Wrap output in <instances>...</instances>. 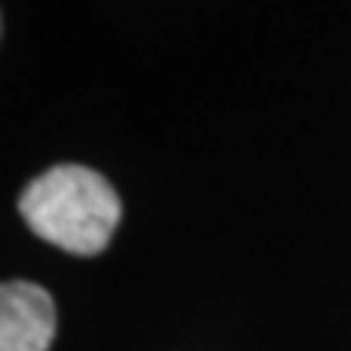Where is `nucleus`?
<instances>
[{"instance_id":"nucleus-1","label":"nucleus","mask_w":351,"mask_h":351,"mask_svg":"<svg viewBox=\"0 0 351 351\" xmlns=\"http://www.w3.org/2000/svg\"><path fill=\"white\" fill-rule=\"evenodd\" d=\"M20 215L36 238L78 257H95L121 225V199L101 173L88 166H52L20 195Z\"/></svg>"},{"instance_id":"nucleus-2","label":"nucleus","mask_w":351,"mask_h":351,"mask_svg":"<svg viewBox=\"0 0 351 351\" xmlns=\"http://www.w3.org/2000/svg\"><path fill=\"white\" fill-rule=\"evenodd\" d=\"M56 302L39 283L7 280L0 287V351H49Z\"/></svg>"}]
</instances>
